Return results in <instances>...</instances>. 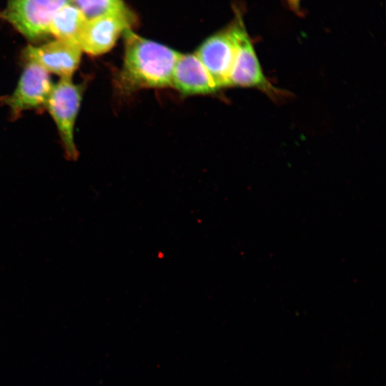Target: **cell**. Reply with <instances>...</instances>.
Returning a JSON list of instances; mask_svg holds the SVG:
<instances>
[{"mask_svg":"<svg viewBox=\"0 0 386 386\" xmlns=\"http://www.w3.org/2000/svg\"><path fill=\"white\" fill-rule=\"evenodd\" d=\"M124 57L117 77L123 92L145 88L172 86L175 63L180 53L158 42L126 30Z\"/></svg>","mask_w":386,"mask_h":386,"instance_id":"cell-1","label":"cell"},{"mask_svg":"<svg viewBox=\"0 0 386 386\" xmlns=\"http://www.w3.org/2000/svg\"><path fill=\"white\" fill-rule=\"evenodd\" d=\"M234 9V16L229 26L235 44V57L228 86L253 87L271 96H277V89L263 74L244 24L243 14L239 8Z\"/></svg>","mask_w":386,"mask_h":386,"instance_id":"cell-2","label":"cell"},{"mask_svg":"<svg viewBox=\"0 0 386 386\" xmlns=\"http://www.w3.org/2000/svg\"><path fill=\"white\" fill-rule=\"evenodd\" d=\"M84 89L83 84H74L71 77H61L53 84L46 104L56 126L66 156L71 160L78 157L74 129Z\"/></svg>","mask_w":386,"mask_h":386,"instance_id":"cell-3","label":"cell"},{"mask_svg":"<svg viewBox=\"0 0 386 386\" xmlns=\"http://www.w3.org/2000/svg\"><path fill=\"white\" fill-rule=\"evenodd\" d=\"M71 0H8L0 11V19L11 24L31 41L42 39L49 33L50 22L56 11Z\"/></svg>","mask_w":386,"mask_h":386,"instance_id":"cell-4","label":"cell"},{"mask_svg":"<svg viewBox=\"0 0 386 386\" xmlns=\"http://www.w3.org/2000/svg\"><path fill=\"white\" fill-rule=\"evenodd\" d=\"M136 21L135 14L124 4L104 15L86 20L79 39L81 51L91 56L107 52Z\"/></svg>","mask_w":386,"mask_h":386,"instance_id":"cell-5","label":"cell"},{"mask_svg":"<svg viewBox=\"0 0 386 386\" xmlns=\"http://www.w3.org/2000/svg\"><path fill=\"white\" fill-rule=\"evenodd\" d=\"M52 85L49 72L34 62L26 61L14 91L1 101L15 119L24 111L46 108Z\"/></svg>","mask_w":386,"mask_h":386,"instance_id":"cell-6","label":"cell"},{"mask_svg":"<svg viewBox=\"0 0 386 386\" xmlns=\"http://www.w3.org/2000/svg\"><path fill=\"white\" fill-rule=\"evenodd\" d=\"M194 54L209 73L219 89L228 87L235 57V44L229 25L207 38Z\"/></svg>","mask_w":386,"mask_h":386,"instance_id":"cell-7","label":"cell"},{"mask_svg":"<svg viewBox=\"0 0 386 386\" xmlns=\"http://www.w3.org/2000/svg\"><path fill=\"white\" fill-rule=\"evenodd\" d=\"M79 44L56 39L47 44L27 46L24 52L26 61H32L60 77H71L78 68L81 55Z\"/></svg>","mask_w":386,"mask_h":386,"instance_id":"cell-8","label":"cell"},{"mask_svg":"<svg viewBox=\"0 0 386 386\" xmlns=\"http://www.w3.org/2000/svg\"><path fill=\"white\" fill-rule=\"evenodd\" d=\"M172 86L185 95L207 94L219 89L194 54H179L173 70Z\"/></svg>","mask_w":386,"mask_h":386,"instance_id":"cell-9","label":"cell"},{"mask_svg":"<svg viewBox=\"0 0 386 386\" xmlns=\"http://www.w3.org/2000/svg\"><path fill=\"white\" fill-rule=\"evenodd\" d=\"M86 19L81 11L72 3L60 8L53 16L49 33L56 39L79 44V39Z\"/></svg>","mask_w":386,"mask_h":386,"instance_id":"cell-10","label":"cell"},{"mask_svg":"<svg viewBox=\"0 0 386 386\" xmlns=\"http://www.w3.org/2000/svg\"><path fill=\"white\" fill-rule=\"evenodd\" d=\"M76 6L86 20H90L120 6L124 2L122 0H71Z\"/></svg>","mask_w":386,"mask_h":386,"instance_id":"cell-11","label":"cell"},{"mask_svg":"<svg viewBox=\"0 0 386 386\" xmlns=\"http://www.w3.org/2000/svg\"><path fill=\"white\" fill-rule=\"evenodd\" d=\"M302 0H283L286 6L294 14L302 16L303 14L301 6Z\"/></svg>","mask_w":386,"mask_h":386,"instance_id":"cell-12","label":"cell"}]
</instances>
